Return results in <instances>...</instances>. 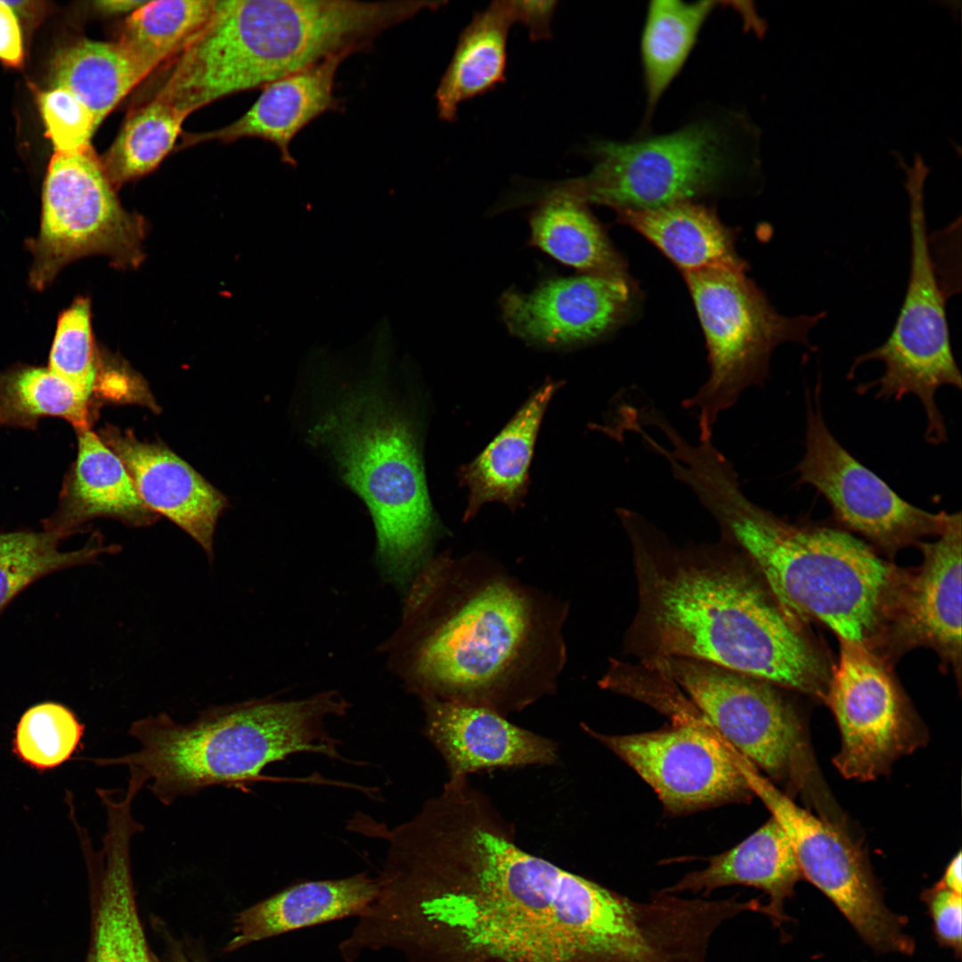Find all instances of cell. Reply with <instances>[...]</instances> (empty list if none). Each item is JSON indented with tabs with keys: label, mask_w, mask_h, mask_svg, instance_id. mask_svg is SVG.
Returning a JSON list of instances; mask_svg holds the SVG:
<instances>
[{
	"label": "cell",
	"mask_w": 962,
	"mask_h": 962,
	"mask_svg": "<svg viewBox=\"0 0 962 962\" xmlns=\"http://www.w3.org/2000/svg\"><path fill=\"white\" fill-rule=\"evenodd\" d=\"M383 836L378 893L359 918L370 951L405 962H597L607 888L524 851L468 779L448 780Z\"/></svg>",
	"instance_id": "6da1fadb"
},
{
	"label": "cell",
	"mask_w": 962,
	"mask_h": 962,
	"mask_svg": "<svg viewBox=\"0 0 962 962\" xmlns=\"http://www.w3.org/2000/svg\"><path fill=\"white\" fill-rule=\"evenodd\" d=\"M391 658L422 700L504 716L553 694L569 605L481 553L431 558L407 589Z\"/></svg>",
	"instance_id": "7a4b0ae2"
},
{
	"label": "cell",
	"mask_w": 962,
	"mask_h": 962,
	"mask_svg": "<svg viewBox=\"0 0 962 962\" xmlns=\"http://www.w3.org/2000/svg\"><path fill=\"white\" fill-rule=\"evenodd\" d=\"M629 539L638 607L626 648L645 667L672 658L705 661L825 700L833 665L824 648L782 610L736 546H676L631 509L616 510Z\"/></svg>",
	"instance_id": "3957f363"
},
{
	"label": "cell",
	"mask_w": 962,
	"mask_h": 962,
	"mask_svg": "<svg viewBox=\"0 0 962 962\" xmlns=\"http://www.w3.org/2000/svg\"><path fill=\"white\" fill-rule=\"evenodd\" d=\"M702 506L792 620L818 621L872 649L901 567L841 527L790 523L752 501L737 477L718 480Z\"/></svg>",
	"instance_id": "277c9868"
},
{
	"label": "cell",
	"mask_w": 962,
	"mask_h": 962,
	"mask_svg": "<svg viewBox=\"0 0 962 962\" xmlns=\"http://www.w3.org/2000/svg\"><path fill=\"white\" fill-rule=\"evenodd\" d=\"M348 707L335 692L280 701L255 699L211 707L185 724L167 713L135 721L128 733L139 748L100 765H125L151 781L148 788L164 805L212 786L246 789L270 763L297 753L342 759L338 742L324 727L330 715Z\"/></svg>",
	"instance_id": "5b68a950"
},
{
	"label": "cell",
	"mask_w": 962,
	"mask_h": 962,
	"mask_svg": "<svg viewBox=\"0 0 962 962\" xmlns=\"http://www.w3.org/2000/svg\"><path fill=\"white\" fill-rule=\"evenodd\" d=\"M312 436L369 508L385 577L406 591L438 530L411 420L383 392L363 387L327 411Z\"/></svg>",
	"instance_id": "8992f818"
},
{
	"label": "cell",
	"mask_w": 962,
	"mask_h": 962,
	"mask_svg": "<svg viewBox=\"0 0 962 962\" xmlns=\"http://www.w3.org/2000/svg\"><path fill=\"white\" fill-rule=\"evenodd\" d=\"M741 117L689 122L665 135L593 144L594 165L584 176L553 187L616 212L644 211L695 201L737 178L746 164Z\"/></svg>",
	"instance_id": "52a82bcc"
},
{
	"label": "cell",
	"mask_w": 962,
	"mask_h": 962,
	"mask_svg": "<svg viewBox=\"0 0 962 962\" xmlns=\"http://www.w3.org/2000/svg\"><path fill=\"white\" fill-rule=\"evenodd\" d=\"M684 276L704 330L709 374L682 407L697 414L698 436L713 435L722 413L747 388L764 384L774 349L787 342L811 347L810 331L825 314H779L745 270L707 268Z\"/></svg>",
	"instance_id": "ba28073f"
},
{
	"label": "cell",
	"mask_w": 962,
	"mask_h": 962,
	"mask_svg": "<svg viewBox=\"0 0 962 962\" xmlns=\"http://www.w3.org/2000/svg\"><path fill=\"white\" fill-rule=\"evenodd\" d=\"M656 666L685 691L713 730L779 784L783 794L814 795L819 775L805 726L782 688L700 660L672 658Z\"/></svg>",
	"instance_id": "9c48e42d"
},
{
	"label": "cell",
	"mask_w": 962,
	"mask_h": 962,
	"mask_svg": "<svg viewBox=\"0 0 962 962\" xmlns=\"http://www.w3.org/2000/svg\"><path fill=\"white\" fill-rule=\"evenodd\" d=\"M920 184H911L909 230L910 269L905 298L893 329L879 346L857 356L851 372L868 361L884 364L883 375L861 384L858 392L877 387L876 397L900 400L915 395L926 416L925 440L947 441V429L935 394L942 386L961 388L946 315L950 294L942 284L932 255Z\"/></svg>",
	"instance_id": "30bf717a"
},
{
	"label": "cell",
	"mask_w": 962,
	"mask_h": 962,
	"mask_svg": "<svg viewBox=\"0 0 962 962\" xmlns=\"http://www.w3.org/2000/svg\"><path fill=\"white\" fill-rule=\"evenodd\" d=\"M795 471L796 484L813 486L826 499L842 529L862 535L889 559L938 537L951 516L910 504L840 444L824 420L819 382L806 392L805 451Z\"/></svg>",
	"instance_id": "8fae6325"
},
{
	"label": "cell",
	"mask_w": 962,
	"mask_h": 962,
	"mask_svg": "<svg viewBox=\"0 0 962 962\" xmlns=\"http://www.w3.org/2000/svg\"><path fill=\"white\" fill-rule=\"evenodd\" d=\"M824 702L841 734L833 759L849 779L869 781L926 741V730L893 672V666L863 644L838 638Z\"/></svg>",
	"instance_id": "7c38bea8"
},
{
	"label": "cell",
	"mask_w": 962,
	"mask_h": 962,
	"mask_svg": "<svg viewBox=\"0 0 962 962\" xmlns=\"http://www.w3.org/2000/svg\"><path fill=\"white\" fill-rule=\"evenodd\" d=\"M139 228L120 206L94 150L53 154L43 189L30 284L43 289L70 261L91 253L135 256Z\"/></svg>",
	"instance_id": "4fadbf2b"
},
{
	"label": "cell",
	"mask_w": 962,
	"mask_h": 962,
	"mask_svg": "<svg viewBox=\"0 0 962 962\" xmlns=\"http://www.w3.org/2000/svg\"><path fill=\"white\" fill-rule=\"evenodd\" d=\"M583 728L632 767L671 814L747 803L755 793L753 772L699 712L645 733L607 735Z\"/></svg>",
	"instance_id": "5bb4252c"
},
{
	"label": "cell",
	"mask_w": 962,
	"mask_h": 962,
	"mask_svg": "<svg viewBox=\"0 0 962 962\" xmlns=\"http://www.w3.org/2000/svg\"><path fill=\"white\" fill-rule=\"evenodd\" d=\"M758 793L787 831L802 876L839 909L872 949L911 954L904 920L888 909L860 847L839 824L817 817L758 776Z\"/></svg>",
	"instance_id": "9a60e30c"
},
{
	"label": "cell",
	"mask_w": 962,
	"mask_h": 962,
	"mask_svg": "<svg viewBox=\"0 0 962 962\" xmlns=\"http://www.w3.org/2000/svg\"><path fill=\"white\" fill-rule=\"evenodd\" d=\"M916 568H901L873 649L893 666L909 650L932 648L942 669L961 677V514L952 513L934 542L916 545Z\"/></svg>",
	"instance_id": "2e32d148"
},
{
	"label": "cell",
	"mask_w": 962,
	"mask_h": 962,
	"mask_svg": "<svg viewBox=\"0 0 962 962\" xmlns=\"http://www.w3.org/2000/svg\"><path fill=\"white\" fill-rule=\"evenodd\" d=\"M633 289L625 274L582 273L547 280L530 293L507 291L501 307L513 335L563 346L594 340L631 311Z\"/></svg>",
	"instance_id": "e0dca14e"
},
{
	"label": "cell",
	"mask_w": 962,
	"mask_h": 962,
	"mask_svg": "<svg viewBox=\"0 0 962 962\" xmlns=\"http://www.w3.org/2000/svg\"><path fill=\"white\" fill-rule=\"evenodd\" d=\"M102 848L81 840L92 885V932L86 962H153L140 921L131 870V839L143 830L129 810L107 812Z\"/></svg>",
	"instance_id": "ac0fdd59"
},
{
	"label": "cell",
	"mask_w": 962,
	"mask_h": 962,
	"mask_svg": "<svg viewBox=\"0 0 962 962\" xmlns=\"http://www.w3.org/2000/svg\"><path fill=\"white\" fill-rule=\"evenodd\" d=\"M99 437L121 460L144 504L213 557L216 525L227 506L224 495L162 444L142 442L113 426L102 428Z\"/></svg>",
	"instance_id": "d6986e66"
},
{
	"label": "cell",
	"mask_w": 962,
	"mask_h": 962,
	"mask_svg": "<svg viewBox=\"0 0 962 962\" xmlns=\"http://www.w3.org/2000/svg\"><path fill=\"white\" fill-rule=\"evenodd\" d=\"M425 734L444 758L449 779L469 774L556 762L550 739L510 722L488 708L424 699Z\"/></svg>",
	"instance_id": "ffe728a7"
},
{
	"label": "cell",
	"mask_w": 962,
	"mask_h": 962,
	"mask_svg": "<svg viewBox=\"0 0 962 962\" xmlns=\"http://www.w3.org/2000/svg\"><path fill=\"white\" fill-rule=\"evenodd\" d=\"M353 53L342 52L277 79L240 118L214 131L186 135L180 149L211 140L232 142L256 137L273 143L281 160L295 167L289 145L294 137L314 119L327 111L338 110L342 102L334 94L336 74Z\"/></svg>",
	"instance_id": "44dd1931"
},
{
	"label": "cell",
	"mask_w": 962,
	"mask_h": 962,
	"mask_svg": "<svg viewBox=\"0 0 962 962\" xmlns=\"http://www.w3.org/2000/svg\"><path fill=\"white\" fill-rule=\"evenodd\" d=\"M77 454L65 476L56 510L44 530L63 539L89 520L110 517L135 526L157 519L140 498L121 460L91 429L77 431Z\"/></svg>",
	"instance_id": "7402d4cb"
},
{
	"label": "cell",
	"mask_w": 962,
	"mask_h": 962,
	"mask_svg": "<svg viewBox=\"0 0 962 962\" xmlns=\"http://www.w3.org/2000/svg\"><path fill=\"white\" fill-rule=\"evenodd\" d=\"M802 873L791 840L779 820L771 816L743 842L708 859V865L685 875L662 893L702 892L708 895L717 888L747 885L764 891L769 902L762 905L774 925L788 920L784 906Z\"/></svg>",
	"instance_id": "603a6c76"
},
{
	"label": "cell",
	"mask_w": 962,
	"mask_h": 962,
	"mask_svg": "<svg viewBox=\"0 0 962 962\" xmlns=\"http://www.w3.org/2000/svg\"><path fill=\"white\" fill-rule=\"evenodd\" d=\"M378 893L376 878L351 876L292 885L240 912L226 950H235L290 931L358 917Z\"/></svg>",
	"instance_id": "cb8c5ba5"
},
{
	"label": "cell",
	"mask_w": 962,
	"mask_h": 962,
	"mask_svg": "<svg viewBox=\"0 0 962 962\" xmlns=\"http://www.w3.org/2000/svg\"><path fill=\"white\" fill-rule=\"evenodd\" d=\"M558 387L554 382L543 385L488 446L461 469V479L469 492L464 520L489 501H500L512 509L520 504L527 490L538 429Z\"/></svg>",
	"instance_id": "d4e9b609"
},
{
	"label": "cell",
	"mask_w": 962,
	"mask_h": 962,
	"mask_svg": "<svg viewBox=\"0 0 962 962\" xmlns=\"http://www.w3.org/2000/svg\"><path fill=\"white\" fill-rule=\"evenodd\" d=\"M616 216L684 273L707 268L746 269L736 252L732 230L705 205L685 201L653 210L618 211Z\"/></svg>",
	"instance_id": "484cf974"
},
{
	"label": "cell",
	"mask_w": 962,
	"mask_h": 962,
	"mask_svg": "<svg viewBox=\"0 0 962 962\" xmlns=\"http://www.w3.org/2000/svg\"><path fill=\"white\" fill-rule=\"evenodd\" d=\"M514 23L510 1L492 2L474 14L461 33L436 91L440 119L454 121L462 102L505 81L507 40Z\"/></svg>",
	"instance_id": "4316f807"
},
{
	"label": "cell",
	"mask_w": 962,
	"mask_h": 962,
	"mask_svg": "<svg viewBox=\"0 0 962 962\" xmlns=\"http://www.w3.org/2000/svg\"><path fill=\"white\" fill-rule=\"evenodd\" d=\"M530 243L582 273L625 274L624 264L587 204L549 187L530 216Z\"/></svg>",
	"instance_id": "83f0119b"
},
{
	"label": "cell",
	"mask_w": 962,
	"mask_h": 962,
	"mask_svg": "<svg viewBox=\"0 0 962 962\" xmlns=\"http://www.w3.org/2000/svg\"><path fill=\"white\" fill-rule=\"evenodd\" d=\"M718 1L654 0L647 9L640 39L646 91L645 120L689 58L698 34Z\"/></svg>",
	"instance_id": "f1b7e54d"
},
{
	"label": "cell",
	"mask_w": 962,
	"mask_h": 962,
	"mask_svg": "<svg viewBox=\"0 0 962 962\" xmlns=\"http://www.w3.org/2000/svg\"><path fill=\"white\" fill-rule=\"evenodd\" d=\"M52 87L73 94L93 114L97 126L143 76L114 43L82 40L55 55Z\"/></svg>",
	"instance_id": "f546056e"
},
{
	"label": "cell",
	"mask_w": 962,
	"mask_h": 962,
	"mask_svg": "<svg viewBox=\"0 0 962 962\" xmlns=\"http://www.w3.org/2000/svg\"><path fill=\"white\" fill-rule=\"evenodd\" d=\"M215 4L216 0L148 1L126 17L116 43L145 78L193 40Z\"/></svg>",
	"instance_id": "4dcf8cb0"
},
{
	"label": "cell",
	"mask_w": 962,
	"mask_h": 962,
	"mask_svg": "<svg viewBox=\"0 0 962 962\" xmlns=\"http://www.w3.org/2000/svg\"><path fill=\"white\" fill-rule=\"evenodd\" d=\"M91 394L48 367L20 366L0 373V426L36 428L42 417H60L76 431L90 428Z\"/></svg>",
	"instance_id": "1f68e13d"
},
{
	"label": "cell",
	"mask_w": 962,
	"mask_h": 962,
	"mask_svg": "<svg viewBox=\"0 0 962 962\" xmlns=\"http://www.w3.org/2000/svg\"><path fill=\"white\" fill-rule=\"evenodd\" d=\"M186 115L151 98L135 108L100 158L113 186L154 170L174 147Z\"/></svg>",
	"instance_id": "d6a6232c"
},
{
	"label": "cell",
	"mask_w": 962,
	"mask_h": 962,
	"mask_svg": "<svg viewBox=\"0 0 962 962\" xmlns=\"http://www.w3.org/2000/svg\"><path fill=\"white\" fill-rule=\"evenodd\" d=\"M63 538L58 534L28 530L0 534V614L7 605L34 582L53 572L91 563L118 548L105 546L94 534L85 547L61 551Z\"/></svg>",
	"instance_id": "836d02e7"
},
{
	"label": "cell",
	"mask_w": 962,
	"mask_h": 962,
	"mask_svg": "<svg viewBox=\"0 0 962 962\" xmlns=\"http://www.w3.org/2000/svg\"><path fill=\"white\" fill-rule=\"evenodd\" d=\"M84 725L68 707L45 702L29 708L20 717L13 740L14 753L38 770L54 768L77 749Z\"/></svg>",
	"instance_id": "e575fe53"
},
{
	"label": "cell",
	"mask_w": 962,
	"mask_h": 962,
	"mask_svg": "<svg viewBox=\"0 0 962 962\" xmlns=\"http://www.w3.org/2000/svg\"><path fill=\"white\" fill-rule=\"evenodd\" d=\"M48 368L92 395L97 369L91 330L89 301L77 299L59 317Z\"/></svg>",
	"instance_id": "d590c367"
},
{
	"label": "cell",
	"mask_w": 962,
	"mask_h": 962,
	"mask_svg": "<svg viewBox=\"0 0 962 962\" xmlns=\"http://www.w3.org/2000/svg\"><path fill=\"white\" fill-rule=\"evenodd\" d=\"M37 102L56 152H77L91 146L98 126L91 111L73 94L62 87H51L38 94Z\"/></svg>",
	"instance_id": "8d00e7d4"
},
{
	"label": "cell",
	"mask_w": 962,
	"mask_h": 962,
	"mask_svg": "<svg viewBox=\"0 0 962 962\" xmlns=\"http://www.w3.org/2000/svg\"><path fill=\"white\" fill-rule=\"evenodd\" d=\"M931 915L933 932L937 941L943 947L953 950L955 955H961V894L943 888L937 884L923 894Z\"/></svg>",
	"instance_id": "74e56055"
},
{
	"label": "cell",
	"mask_w": 962,
	"mask_h": 962,
	"mask_svg": "<svg viewBox=\"0 0 962 962\" xmlns=\"http://www.w3.org/2000/svg\"><path fill=\"white\" fill-rule=\"evenodd\" d=\"M515 22L522 23L533 41L551 37V19L557 1H510Z\"/></svg>",
	"instance_id": "f35d334b"
},
{
	"label": "cell",
	"mask_w": 962,
	"mask_h": 962,
	"mask_svg": "<svg viewBox=\"0 0 962 962\" xmlns=\"http://www.w3.org/2000/svg\"><path fill=\"white\" fill-rule=\"evenodd\" d=\"M23 60L20 20L6 1H0V61L9 67L19 68Z\"/></svg>",
	"instance_id": "ab89813d"
},
{
	"label": "cell",
	"mask_w": 962,
	"mask_h": 962,
	"mask_svg": "<svg viewBox=\"0 0 962 962\" xmlns=\"http://www.w3.org/2000/svg\"><path fill=\"white\" fill-rule=\"evenodd\" d=\"M937 885L943 888L961 894L962 876L960 852H958V854L950 860L945 869L942 879L937 883Z\"/></svg>",
	"instance_id": "60d3db41"
},
{
	"label": "cell",
	"mask_w": 962,
	"mask_h": 962,
	"mask_svg": "<svg viewBox=\"0 0 962 962\" xmlns=\"http://www.w3.org/2000/svg\"><path fill=\"white\" fill-rule=\"evenodd\" d=\"M148 1L141 0H104L95 3V8L105 14L128 15L142 7Z\"/></svg>",
	"instance_id": "b9f144b4"
},
{
	"label": "cell",
	"mask_w": 962,
	"mask_h": 962,
	"mask_svg": "<svg viewBox=\"0 0 962 962\" xmlns=\"http://www.w3.org/2000/svg\"><path fill=\"white\" fill-rule=\"evenodd\" d=\"M153 962H202L199 958L189 955L183 950L173 949L164 957V959H157L152 956Z\"/></svg>",
	"instance_id": "7bdbcfd3"
},
{
	"label": "cell",
	"mask_w": 962,
	"mask_h": 962,
	"mask_svg": "<svg viewBox=\"0 0 962 962\" xmlns=\"http://www.w3.org/2000/svg\"><path fill=\"white\" fill-rule=\"evenodd\" d=\"M128 790H130V791L134 792V793H135V796H136V794H135V792L134 790H132V789H127V790H126L125 792H126V791H128ZM106 792H117V791H104V792L101 793V795H100V796H99V797H101V795H102L103 793H106ZM125 792H123V793H125ZM117 793H120V792H117ZM77 828H79V827H77Z\"/></svg>",
	"instance_id": "ee69618b"
}]
</instances>
